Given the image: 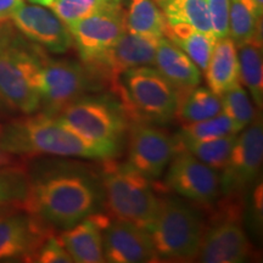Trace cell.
I'll return each instance as SVG.
<instances>
[{
    "instance_id": "6da1fadb",
    "label": "cell",
    "mask_w": 263,
    "mask_h": 263,
    "mask_svg": "<svg viewBox=\"0 0 263 263\" xmlns=\"http://www.w3.org/2000/svg\"><path fill=\"white\" fill-rule=\"evenodd\" d=\"M101 182L83 170H64L29 183L24 211L49 227L66 229L100 211Z\"/></svg>"
},
{
    "instance_id": "7a4b0ae2",
    "label": "cell",
    "mask_w": 263,
    "mask_h": 263,
    "mask_svg": "<svg viewBox=\"0 0 263 263\" xmlns=\"http://www.w3.org/2000/svg\"><path fill=\"white\" fill-rule=\"evenodd\" d=\"M0 147L9 155H54L83 159H114L121 149L81 137L45 112L16 118L2 124Z\"/></svg>"
},
{
    "instance_id": "3957f363",
    "label": "cell",
    "mask_w": 263,
    "mask_h": 263,
    "mask_svg": "<svg viewBox=\"0 0 263 263\" xmlns=\"http://www.w3.org/2000/svg\"><path fill=\"white\" fill-rule=\"evenodd\" d=\"M111 90L129 122L166 124L176 118L179 94L156 68L139 66L121 73Z\"/></svg>"
},
{
    "instance_id": "277c9868",
    "label": "cell",
    "mask_w": 263,
    "mask_h": 263,
    "mask_svg": "<svg viewBox=\"0 0 263 263\" xmlns=\"http://www.w3.org/2000/svg\"><path fill=\"white\" fill-rule=\"evenodd\" d=\"M101 188L104 206L115 219L147 229L155 218L159 199L151 180L130 164L103 160Z\"/></svg>"
},
{
    "instance_id": "5b68a950",
    "label": "cell",
    "mask_w": 263,
    "mask_h": 263,
    "mask_svg": "<svg viewBox=\"0 0 263 263\" xmlns=\"http://www.w3.org/2000/svg\"><path fill=\"white\" fill-rule=\"evenodd\" d=\"M146 230L159 259L176 261L196 258L205 234L199 213L174 196L159 199L155 218Z\"/></svg>"
},
{
    "instance_id": "8992f818",
    "label": "cell",
    "mask_w": 263,
    "mask_h": 263,
    "mask_svg": "<svg viewBox=\"0 0 263 263\" xmlns=\"http://www.w3.org/2000/svg\"><path fill=\"white\" fill-rule=\"evenodd\" d=\"M54 116L85 139L117 149L129 128L121 104L107 97L82 95Z\"/></svg>"
},
{
    "instance_id": "52a82bcc",
    "label": "cell",
    "mask_w": 263,
    "mask_h": 263,
    "mask_svg": "<svg viewBox=\"0 0 263 263\" xmlns=\"http://www.w3.org/2000/svg\"><path fill=\"white\" fill-rule=\"evenodd\" d=\"M42 60L12 38L0 48V101L25 115L41 108L39 72Z\"/></svg>"
},
{
    "instance_id": "ba28073f",
    "label": "cell",
    "mask_w": 263,
    "mask_h": 263,
    "mask_svg": "<svg viewBox=\"0 0 263 263\" xmlns=\"http://www.w3.org/2000/svg\"><path fill=\"white\" fill-rule=\"evenodd\" d=\"M263 160V128L256 117L235 138L224 167L221 170V194L238 197L249 189L261 172Z\"/></svg>"
},
{
    "instance_id": "9c48e42d",
    "label": "cell",
    "mask_w": 263,
    "mask_h": 263,
    "mask_svg": "<svg viewBox=\"0 0 263 263\" xmlns=\"http://www.w3.org/2000/svg\"><path fill=\"white\" fill-rule=\"evenodd\" d=\"M90 71L72 60H42L39 72L41 107L45 114L58 112L91 88Z\"/></svg>"
},
{
    "instance_id": "30bf717a",
    "label": "cell",
    "mask_w": 263,
    "mask_h": 263,
    "mask_svg": "<svg viewBox=\"0 0 263 263\" xmlns=\"http://www.w3.org/2000/svg\"><path fill=\"white\" fill-rule=\"evenodd\" d=\"M164 177V185L179 196L210 206L221 195V177L185 150H177Z\"/></svg>"
},
{
    "instance_id": "8fae6325",
    "label": "cell",
    "mask_w": 263,
    "mask_h": 263,
    "mask_svg": "<svg viewBox=\"0 0 263 263\" xmlns=\"http://www.w3.org/2000/svg\"><path fill=\"white\" fill-rule=\"evenodd\" d=\"M128 129L130 134L127 163L147 179L160 178L176 154L174 138L147 123L133 122Z\"/></svg>"
},
{
    "instance_id": "7c38bea8",
    "label": "cell",
    "mask_w": 263,
    "mask_h": 263,
    "mask_svg": "<svg viewBox=\"0 0 263 263\" xmlns=\"http://www.w3.org/2000/svg\"><path fill=\"white\" fill-rule=\"evenodd\" d=\"M81 60L90 64L107 51L126 32L124 10L101 12L67 25Z\"/></svg>"
},
{
    "instance_id": "4fadbf2b",
    "label": "cell",
    "mask_w": 263,
    "mask_h": 263,
    "mask_svg": "<svg viewBox=\"0 0 263 263\" xmlns=\"http://www.w3.org/2000/svg\"><path fill=\"white\" fill-rule=\"evenodd\" d=\"M160 39L124 32L97 60L84 65L90 73L100 74L108 84L130 68L154 65Z\"/></svg>"
},
{
    "instance_id": "5bb4252c",
    "label": "cell",
    "mask_w": 263,
    "mask_h": 263,
    "mask_svg": "<svg viewBox=\"0 0 263 263\" xmlns=\"http://www.w3.org/2000/svg\"><path fill=\"white\" fill-rule=\"evenodd\" d=\"M103 248L106 262H159L149 232L133 223L108 216L103 227Z\"/></svg>"
},
{
    "instance_id": "9a60e30c",
    "label": "cell",
    "mask_w": 263,
    "mask_h": 263,
    "mask_svg": "<svg viewBox=\"0 0 263 263\" xmlns=\"http://www.w3.org/2000/svg\"><path fill=\"white\" fill-rule=\"evenodd\" d=\"M18 211L21 210L0 218V262L16 258L28 262L42 242L54 234L38 217Z\"/></svg>"
},
{
    "instance_id": "2e32d148",
    "label": "cell",
    "mask_w": 263,
    "mask_h": 263,
    "mask_svg": "<svg viewBox=\"0 0 263 263\" xmlns=\"http://www.w3.org/2000/svg\"><path fill=\"white\" fill-rule=\"evenodd\" d=\"M11 21L25 37L54 54H64L73 44L67 26L47 6L22 4Z\"/></svg>"
},
{
    "instance_id": "e0dca14e",
    "label": "cell",
    "mask_w": 263,
    "mask_h": 263,
    "mask_svg": "<svg viewBox=\"0 0 263 263\" xmlns=\"http://www.w3.org/2000/svg\"><path fill=\"white\" fill-rule=\"evenodd\" d=\"M250 251V242L241 227L223 221L205 232L197 257L205 263H239L248 259Z\"/></svg>"
},
{
    "instance_id": "ac0fdd59",
    "label": "cell",
    "mask_w": 263,
    "mask_h": 263,
    "mask_svg": "<svg viewBox=\"0 0 263 263\" xmlns=\"http://www.w3.org/2000/svg\"><path fill=\"white\" fill-rule=\"evenodd\" d=\"M108 216L99 211L74 226L66 228L58 239L64 246L73 262L101 263L105 262L103 248V227Z\"/></svg>"
},
{
    "instance_id": "d6986e66",
    "label": "cell",
    "mask_w": 263,
    "mask_h": 263,
    "mask_svg": "<svg viewBox=\"0 0 263 263\" xmlns=\"http://www.w3.org/2000/svg\"><path fill=\"white\" fill-rule=\"evenodd\" d=\"M154 65L178 94L192 90L201 81V71L199 67L185 52L166 37L160 39Z\"/></svg>"
},
{
    "instance_id": "ffe728a7",
    "label": "cell",
    "mask_w": 263,
    "mask_h": 263,
    "mask_svg": "<svg viewBox=\"0 0 263 263\" xmlns=\"http://www.w3.org/2000/svg\"><path fill=\"white\" fill-rule=\"evenodd\" d=\"M205 74L209 89L219 97L240 83L238 49L232 38L217 39Z\"/></svg>"
},
{
    "instance_id": "44dd1931",
    "label": "cell",
    "mask_w": 263,
    "mask_h": 263,
    "mask_svg": "<svg viewBox=\"0 0 263 263\" xmlns=\"http://www.w3.org/2000/svg\"><path fill=\"white\" fill-rule=\"evenodd\" d=\"M164 37L185 52L199 70L205 73L217 41L215 35L197 31L185 24H167Z\"/></svg>"
},
{
    "instance_id": "7402d4cb",
    "label": "cell",
    "mask_w": 263,
    "mask_h": 263,
    "mask_svg": "<svg viewBox=\"0 0 263 263\" xmlns=\"http://www.w3.org/2000/svg\"><path fill=\"white\" fill-rule=\"evenodd\" d=\"M124 27L133 34L161 39L166 31V17L154 0H128Z\"/></svg>"
},
{
    "instance_id": "603a6c76",
    "label": "cell",
    "mask_w": 263,
    "mask_h": 263,
    "mask_svg": "<svg viewBox=\"0 0 263 263\" xmlns=\"http://www.w3.org/2000/svg\"><path fill=\"white\" fill-rule=\"evenodd\" d=\"M239 78L248 88L256 106H263V61L262 38H255L236 45Z\"/></svg>"
},
{
    "instance_id": "cb8c5ba5",
    "label": "cell",
    "mask_w": 263,
    "mask_h": 263,
    "mask_svg": "<svg viewBox=\"0 0 263 263\" xmlns=\"http://www.w3.org/2000/svg\"><path fill=\"white\" fill-rule=\"evenodd\" d=\"M221 112V97L207 88L197 85L186 93L179 94L176 116H178L183 123L199 122Z\"/></svg>"
},
{
    "instance_id": "d4e9b609",
    "label": "cell",
    "mask_w": 263,
    "mask_h": 263,
    "mask_svg": "<svg viewBox=\"0 0 263 263\" xmlns=\"http://www.w3.org/2000/svg\"><path fill=\"white\" fill-rule=\"evenodd\" d=\"M238 134H229L226 137L213 138L207 140H189V139H177L176 151L185 150L201 162L207 166L212 167L217 171L222 170L228 160V156L234 145L235 138Z\"/></svg>"
},
{
    "instance_id": "484cf974",
    "label": "cell",
    "mask_w": 263,
    "mask_h": 263,
    "mask_svg": "<svg viewBox=\"0 0 263 263\" xmlns=\"http://www.w3.org/2000/svg\"><path fill=\"white\" fill-rule=\"evenodd\" d=\"M261 26L262 15L258 14L252 0H230L228 37L236 45L262 38Z\"/></svg>"
},
{
    "instance_id": "4316f807",
    "label": "cell",
    "mask_w": 263,
    "mask_h": 263,
    "mask_svg": "<svg viewBox=\"0 0 263 263\" xmlns=\"http://www.w3.org/2000/svg\"><path fill=\"white\" fill-rule=\"evenodd\" d=\"M161 8L167 24H185L213 35L206 0H166Z\"/></svg>"
},
{
    "instance_id": "83f0119b",
    "label": "cell",
    "mask_w": 263,
    "mask_h": 263,
    "mask_svg": "<svg viewBox=\"0 0 263 263\" xmlns=\"http://www.w3.org/2000/svg\"><path fill=\"white\" fill-rule=\"evenodd\" d=\"M49 9L67 26L88 16L123 9V0H54Z\"/></svg>"
},
{
    "instance_id": "f1b7e54d",
    "label": "cell",
    "mask_w": 263,
    "mask_h": 263,
    "mask_svg": "<svg viewBox=\"0 0 263 263\" xmlns=\"http://www.w3.org/2000/svg\"><path fill=\"white\" fill-rule=\"evenodd\" d=\"M29 180L22 168L0 167V207H16L24 210Z\"/></svg>"
},
{
    "instance_id": "f546056e",
    "label": "cell",
    "mask_w": 263,
    "mask_h": 263,
    "mask_svg": "<svg viewBox=\"0 0 263 263\" xmlns=\"http://www.w3.org/2000/svg\"><path fill=\"white\" fill-rule=\"evenodd\" d=\"M221 100L222 111L233 121L239 133L257 117L248 91L240 83L222 94Z\"/></svg>"
},
{
    "instance_id": "4dcf8cb0",
    "label": "cell",
    "mask_w": 263,
    "mask_h": 263,
    "mask_svg": "<svg viewBox=\"0 0 263 263\" xmlns=\"http://www.w3.org/2000/svg\"><path fill=\"white\" fill-rule=\"evenodd\" d=\"M238 133L239 132L236 130L233 121L222 111L221 114L211 118H207V120L193 123H184L176 138L177 139L189 140H207Z\"/></svg>"
},
{
    "instance_id": "1f68e13d",
    "label": "cell",
    "mask_w": 263,
    "mask_h": 263,
    "mask_svg": "<svg viewBox=\"0 0 263 263\" xmlns=\"http://www.w3.org/2000/svg\"><path fill=\"white\" fill-rule=\"evenodd\" d=\"M28 262L38 263H71L73 259L54 234L49 235L35 250Z\"/></svg>"
},
{
    "instance_id": "d6a6232c",
    "label": "cell",
    "mask_w": 263,
    "mask_h": 263,
    "mask_svg": "<svg viewBox=\"0 0 263 263\" xmlns=\"http://www.w3.org/2000/svg\"><path fill=\"white\" fill-rule=\"evenodd\" d=\"M206 4L215 38L228 37L230 0H206Z\"/></svg>"
},
{
    "instance_id": "836d02e7",
    "label": "cell",
    "mask_w": 263,
    "mask_h": 263,
    "mask_svg": "<svg viewBox=\"0 0 263 263\" xmlns=\"http://www.w3.org/2000/svg\"><path fill=\"white\" fill-rule=\"evenodd\" d=\"M22 4H25V0H0V22L11 20L12 15Z\"/></svg>"
},
{
    "instance_id": "e575fe53",
    "label": "cell",
    "mask_w": 263,
    "mask_h": 263,
    "mask_svg": "<svg viewBox=\"0 0 263 263\" xmlns=\"http://www.w3.org/2000/svg\"><path fill=\"white\" fill-rule=\"evenodd\" d=\"M12 38V31L10 27L8 21L0 22V48L5 45L10 39Z\"/></svg>"
},
{
    "instance_id": "d590c367",
    "label": "cell",
    "mask_w": 263,
    "mask_h": 263,
    "mask_svg": "<svg viewBox=\"0 0 263 263\" xmlns=\"http://www.w3.org/2000/svg\"><path fill=\"white\" fill-rule=\"evenodd\" d=\"M0 130H2V123H0ZM5 166H11V157L0 147V167Z\"/></svg>"
},
{
    "instance_id": "8d00e7d4",
    "label": "cell",
    "mask_w": 263,
    "mask_h": 263,
    "mask_svg": "<svg viewBox=\"0 0 263 263\" xmlns=\"http://www.w3.org/2000/svg\"><path fill=\"white\" fill-rule=\"evenodd\" d=\"M20 209H16V207H0V218L2 217H4L5 215H8L10 212H14V211H17Z\"/></svg>"
},
{
    "instance_id": "74e56055",
    "label": "cell",
    "mask_w": 263,
    "mask_h": 263,
    "mask_svg": "<svg viewBox=\"0 0 263 263\" xmlns=\"http://www.w3.org/2000/svg\"><path fill=\"white\" fill-rule=\"evenodd\" d=\"M254 2V4L256 6V9H257L258 14L262 15L263 14V0H252Z\"/></svg>"
},
{
    "instance_id": "f35d334b",
    "label": "cell",
    "mask_w": 263,
    "mask_h": 263,
    "mask_svg": "<svg viewBox=\"0 0 263 263\" xmlns=\"http://www.w3.org/2000/svg\"><path fill=\"white\" fill-rule=\"evenodd\" d=\"M29 2L33 3V4H38V5H43L44 0H29Z\"/></svg>"
},
{
    "instance_id": "ab89813d",
    "label": "cell",
    "mask_w": 263,
    "mask_h": 263,
    "mask_svg": "<svg viewBox=\"0 0 263 263\" xmlns=\"http://www.w3.org/2000/svg\"><path fill=\"white\" fill-rule=\"evenodd\" d=\"M154 2H155V3H156V4H157V5H159V6H160V8H161V6H162V5L164 4V3H166V0H154Z\"/></svg>"
},
{
    "instance_id": "60d3db41",
    "label": "cell",
    "mask_w": 263,
    "mask_h": 263,
    "mask_svg": "<svg viewBox=\"0 0 263 263\" xmlns=\"http://www.w3.org/2000/svg\"><path fill=\"white\" fill-rule=\"evenodd\" d=\"M52 2H54V0H44V3H43V6H47V8H48V6L50 5Z\"/></svg>"
},
{
    "instance_id": "b9f144b4",
    "label": "cell",
    "mask_w": 263,
    "mask_h": 263,
    "mask_svg": "<svg viewBox=\"0 0 263 263\" xmlns=\"http://www.w3.org/2000/svg\"><path fill=\"white\" fill-rule=\"evenodd\" d=\"M128 2V0H123V3H127Z\"/></svg>"
}]
</instances>
